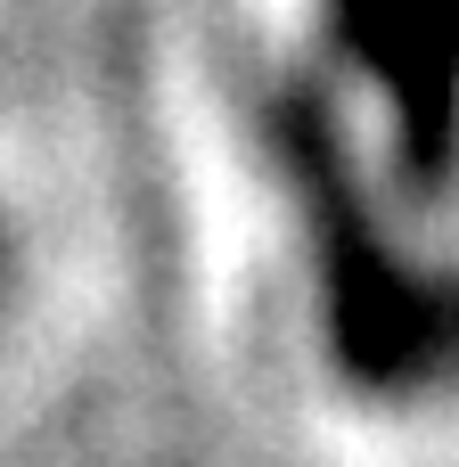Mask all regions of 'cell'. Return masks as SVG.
Masks as SVG:
<instances>
[{"mask_svg": "<svg viewBox=\"0 0 459 467\" xmlns=\"http://www.w3.org/2000/svg\"><path fill=\"white\" fill-rule=\"evenodd\" d=\"M337 41L378 82L402 164L452 181L459 164V0H337Z\"/></svg>", "mask_w": 459, "mask_h": 467, "instance_id": "1", "label": "cell"}]
</instances>
